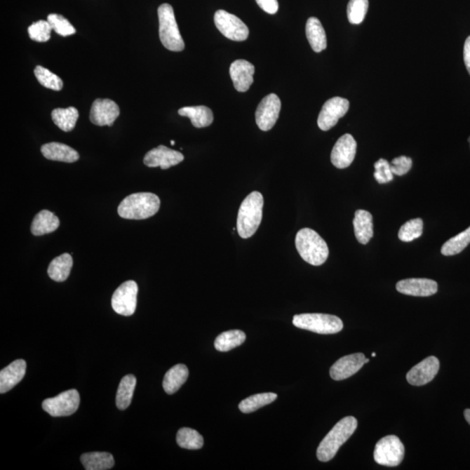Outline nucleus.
<instances>
[{
    "instance_id": "1",
    "label": "nucleus",
    "mask_w": 470,
    "mask_h": 470,
    "mask_svg": "<svg viewBox=\"0 0 470 470\" xmlns=\"http://www.w3.org/2000/svg\"><path fill=\"white\" fill-rule=\"evenodd\" d=\"M358 422L353 417H347L336 423L317 448V458L326 462L335 457L340 448L348 441L357 429Z\"/></svg>"
},
{
    "instance_id": "2",
    "label": "nucleus",
    "mask_w": 470,
    "mask_h": 470,
    "mask_svg": "<svg viewBox=\"0 0 470 470\" xmlns=\"http://www.w3.org/2000/svg\"><path fill=\"white\" fill-rule=\"evenodd\" d=\"M264 199L259 192L246 197L239 209L237 230L241 238L248 239L258 230L262 220Z\"/></svg>"
},
{
    "instance_id": "3",
    "label": "nucleus",
    "mask_w": 470,
    "mask_h": 470,
    "mask_svg": "<svg viewBox=\"0 0 470 470\" xmlns=\"http://www.w3.org/2000/svg\"><path fill=\"white\" fill-rule=\"evenodd\" d=\"M161 207L160 198L152 193H137L129 195L118 208L123 219L146 220L156 215Z\"/></svg>"
},
{
    "instance_id": "4",
    "label": "nucleus",
    "mask_w": 470,
    "mask_h": 470,
    "mask_svg": "<svg viewBox=\"0 0 470 470\" xmlns=\"http://www.w3.org/2000/svg\"><path fill=\"white\" fill-rule=\"evenodd\" d=\"M295 247L301 257L311 265L321 266L328 260L327 242L313 229L300 230L296 234Z\"/></svg>"
},
{
    "instance_id": "5",
    "label": "nucleus",
    "mask_w": 470,
    "mask_h": 470,
    "mask_svg": "<svg viewBox=\"0 0 470 470\" xmlns=\"http://www.w3.org/2000/svg\"><path fill=\"white\" fill-rule=\"evenodd\" d=\"M158 16L160 23L159 34L162 45L172 52H182L185 48V43L180 35L172 6L162 4L159 7Z\"/></svg>"
},
{
    "instance_id": "6",
    "label": "nucleus",
    "mask_w": 470,
    "mask_h": 470,
    "mask_svg": "<svg viewBox=\"0 0 470 470\" xmlns=\"http://www.w3.org/2000/svg\"><path fill=\"white\" fill-rule=\"evenodd\" d=\"M296 328L305 329L320 335H332L341 332L343 323L339 317L326 314H296L293 318Z\"/></svg>"
},
{
    "instance_id": "7",
    "label": "nucleus",
    "mask_w": 470,
    "mask_h": 470,
    "mask_svg": "<svg viewBox=\"0 0 470 470\" xmlns=\"http://www.w3.org/2000/svg\"><path fill=\"white\" fill-rule=\"evenodd\" d=\"M403 443L396 436L383 437L376 443L374 458L378 464L387 467H396L404 458Z\"/></svg>"
},
{
    "instance_id": "8",
    "label": "nucleus",
    "mask_w": 470,
    "mask_h": 470,
    "mask_svg": "<svg viewBox=\"0 0 470 470\" xmlns=\"http://www.w3.org/2000/svg\"><path fill=\"white\" fill-rule=\"evenodd\" d=\"M81 397L76 389L67 390L43 401L42 408L53 417H69L78 410Z\"/></svg>"
},
{
    "instance_id": "9",
    "label": "nucleus",
    "mask_w": 470,
    "mask_h": 470,
    "mask_svg": "<svg viewBox=\"0 0 470 470\" xmlns=\"http://www.w3.org/2000/svg\"><path fill=\"white\" fill-rule=\"evenodd\" d=\"M215 23L220 34L231 41H244L248 38L249 30L247 25L238 17L226 11H217L215 14Z\"/></svg>"
},
{
    "instance_id": "10",
    "label": "nucleus",
    "mask_w": 470,
    "mask_h": 470,
    "mask_svg": "<svg viewBox=\"0 0 470 470\" xmlns=\"http://www.w3.org/2000/svg\"><path fill=\"white\" fill-rule=\"evenodd\" d=\"M138 285L135 281H128L122 283L115 290L112 297L113 309L121 316H131L137 307Z\"/></svg>"
},
{
    "instance_id": "11",
    "label": "nucleus",
    "mask_w": 470,
    "mask_h": 470,
    "mask_svg": "<svg viewBox=\"0 0 470 470\" xmlns=\"http://www.w3.org/2000/svg\"><path fill=\"white\" fill-rule=\"evenodd\" d=\"M349 109V101L341 97H335L325 102L318 117L317 124L323 131H328L344 117Z\"/></svg>"
},
{
    "instance_id": "12",
    "label": "nucleus",
    "mask_w": 470,
    "mask_h": 470,
    "mask_svg": "<svg viewBox=\"0 0 470 470\" xmlns=\"http://www.w3.org/2000/svg\"><path fill=\"white\" fill-rule=\"evenodd\" d=\"M281 107L280 98L271 93L260 101L255 112L256 123L262 131H269L279 118Z\"/></svg>"
},
{
    "instance_id": "13",
    "label": "nucleus",
    "mask_w": 470,
    "mask_h": 470,
    "mask_svg": "<svg viewBox=\"0 0 470 470\" xmlns=\"http://www.w3.org/2000/svg\"><path fill=\"white\" fill-rule=\"evenodd\" d=\"M357 143L351 135H344L335 143L331 153L332 164L339 169L349 168L356 154Z\"/></svg>"
},
{
    "instance_id": "14",
    "label": "nucleus",
    "mask_w": 470,
    "mask_h": 470,
    "mask_svg": "<svg viewBox=\"0 0 470 470\" xmlns=\"http://www.w3.org/2000/svg\"><path fill=\"white\" fill-rule=\"evenodd\" d=\"M184 161V155L178 151L170 149L165 146H159L145 155L144 164L148 168H158L166 170Z\"/></svg>"
},
{
    "instance_id": "15",
    "label": "nucleus",
    "mask_w": 470,
    "mask_h": 470,
    "mask_svg": "<svg viewBox=\"0 0 470 470\" xmlns=\"http://www.w3.org/2000/svg\"><path fill=\"white\" fill-rule=\"evenodd\" d=\"M119 107L114 101L108 99L94 100L90 112V121L93 124L100 126L114 125L119 116Z\"/></svg>"
},
{
    "instance_id": "16",
    "label": "nucleus",
    "mask_w": 470,
    "mask_h": 470,
    "mask_svg": "<svg viewBox=\"0 0 470 470\" xmlns=\"http://www.w3.org/2000/svg\"><path fill=\"white\" fill-rule=\"evenodd\" d=\"M439 368V360L435 356H429L408 371L407 381L413 386L426 385L438 374Z\"/></svg>"
},
{
    "instance_id": "17",
    "label": "nucleus",
    "mask_w": 470,
    "mask_h": 470,
    "mask_svg": "<svg viewBox=\"0 0 470 470\" xmlns=\"http://www.w3.org/2000/svg\"><path fill=\"white\" fill-rule=\"evenodd\" d=\"M366 364V357L363 354H349L339 359L330 368V376L335 381L351 377Z\"/></svg>"
},
{
    "instance_id": "18",
    "label": "nucleus",
    "mask_w": 470,
    "mask_h": 470,
    "mask_svg": "<svg viewBox=\"0 0 470 470\" xmlns=\"http://www.w3.org/2000/svg\"><path fill=\"white\" fill-rule=\"evenodd\" d=\"M396 290L406 295L428 297V296L436 294L438 290V284L433 280L412 278V279L397 282Z\"/></svg>"
},
{
    "instance_id": "19",
    "label": "nucleus",
    "mask_w": 470,
    "mask_h": 470,
    "mask_svg": "<svg viewBox=\"0 0 470 470\" xmlns=\"http://www.w3.org/2000/svg\"><path fill=\"white\" fill-rule=\"evenodd\" d=\"M254 65L245 60H235L230 67V76L235 89L238 92L245 93L254 83Z\"/></svg>"
},
{
    "instance_id": "20",
    "label": "nucleus",
    "mask_w": 470,
    "mask_h": 470,
    "mask_svg": "<svg viewBox=\"0 0 470 470\" xmlns=\"http://www.w3.org/2000/svg\"><path fill=\"white\" fill-rule=\"evenodd\" d=\"M27 372V363L16 360L0 371V393L5 394L22 381Z\"/></svg>"
},
{
    "instance_id": "21",
    "label": "nucleus",
    "mask_w": 470,
    "mask_h": 470,
    "mask_svg": "<svg viewBox=\"0 0 470 470\" xmlns=\"http://www.w3.org/2000/svg\"><path fill=\"white\" fill-rule=\"evenodd\" d=\"M41 153L47 160L74 163L79 159L78 152L74 148L59 142L43 145Z\"/></svg>"
},
{
    "instance_id": "22",
    "label": "nucleus",
    "mask_w": 470,
    "mask_h": 470,
    "mask_svg": "<svg viewBox=\"0 0 470 470\" xmlns=\"http://www.w3.org/2000/svg\"><path fill=\"white\" fill-rule=\"evenodd\" d=\"M354 229L356 240L361 244L366 245L374 235L373 216L365 210H357L354 215Z\"/></svg>"
},
{
    "instance_id": "23",
    "label": "nucleus",
    "mask_w": 470,
    "mask_h": 470,
    "mask_svg": "<svg viewBox=\"0 0 470 470\" xmlns=\"http://www.w3.org/2000/svg\"><path fill=\"white\" fill-rule=\"evenodd\" d=\"M306 34L311 47L316 53L323 52L327 48V36L323 25L316 17H311L307 21Z\"/></svg>"
},
{
    "instance_id": "24",
    "label": "nucleus",
    "mask_w": 470,
    "mask_h": 470,
    "mask_svg": "<svg viewBox=\"0 0 470 470\" xmlns=\"http://www.w3.org/2000/svg\"><path fill=\"white\" fill-rule=\"evenodd\" d=\"M60 225V219L53 213L42 210L32 220L31 232L35 236H41L54 232L59 229Z\"/></svg>"
},
{
    "instance_id": "25",
    "label": "nucleus",
    "mask_w": 470,
    "mask_h": 470,
    "mask_svg": "<svg viewBox=\"0 0 470 470\" xmlns=\"http://www.w3.org/2000/svg\"><path fill=\"white\" fill-rule=\"evenodd\" d=\"M180 116L191 119L192 125L196 128H207L213 122V114L210 108L205 106L186 107L178 111Z\"/></svg>"
},
{
    "instance_id": "26",
    "label": "nucleus",
    "mask_w": 470,
    "mask_h": 470,
    "mask_svg": "<svg viewBox=\"0 0 470 470\" xmlns=\"http://www.w3.org/2000/svg\"><path fill=\"white\" fill-rule=\"evenodd\" d=\"M189 371L186 365L177 364L166 372L163 380V389L166 394L173 395L187 382Z\"/></svg>"
},
{
    "instance_id": "27",
    "label": "nucleus",
    "mask_w": 470,
    "mask_h": 470,
    "mask_svg": "<svg viewBox=\"0 0 470 470\" xmlns=\"http://www.w3.org/2000/svg\"><path fill=\"white\" fill-rule=\"evenodd\" d=\"M81 461L86 470H107L114 467L113 455L107 452H91L83 454Z\"/></svg>"
},
{
    "instance_id": "28",
    "label": "nucleus",
    "mask_w": 470,
    "mask_h": 470,
    "mask_svg": "<svg viewBox=\"0 0 470 470\" xmlns=\"http://www.w3.org/2000/svg\"><path fill=\"white\" fill-rule=\"evenodd\" d=\"M72 264L74 262L69 254L61 255L51 262L47 274L53 281L63 282L69 277Z\"/></svg>"
},
{
    "instance_id": "29",
    "label": "nucleus",
    "mask_w": 470,
    "mask_h": 470,
    "mask_svg": "<svg viewBox=\"0 0 470 470\" xmlns=\"http://www.w3.org/2000/svg\"><path fill=\"white\" fill-rule=\"evenodd\" d=\"M136 382V377L133 375H128L122 378L116 395V405L119 410H125L131 404Z\"/></svg>"
},
{
    "instance_id": "30",
    "label": "nucleus",
    "mask_w": 470,
    "mask_h": 470,
    "mask_svg": "<svg viewBox=\"0 0 470 470\" xmlns=\"http://www.w3.org/2000/svg\"><path fill=\"white\" fill-rule=\"evenodd\" d=\"M54 124L64 132L74 130L79 119V111L75 107L56 108L52 112Z\"/></svg>"
},
{
    "instance_id": "31",
    "label": "nucleus",
    "mask_w": 470,
    "mask_h": 470,
    "mask_svg": "<svg viewBox=\"0 0 470 470\" xmlns=\"http://www.w3.org/2000/svg\"><path fill=\"white\" fill-rule=\"evenodd\" d=\"M245 340V333L238 330V329H234V330L222 333V334L217 336L215 347L216 350H218L220 352H227L243 344Z\"/></svg>"
},
{
    "instance_id": "32",
    "label": "nucleus",
    "mask_w": 470,
    "mask_h": 470,
    "mask_svg": "<svg viewBox=\"0 0 470 470\" xmlns=\"http://www.w3.org/2000/svg\"><path fill=\"white\" fill-rule=\"evenodd\" d=\"M276 399L277 395L274 393L257 394V395L249 396L248 398L242 401L239 404V408H240L242 413H253V412L258 410L259 408L274 403Z\"/></svg>"
},
{
    "instance_id": "33",
    "label": "nucleus",
    "mask_w": 470,
    "mask_h": 470,
    "mask_svg": "<svg viewBox=\"0 0 470 470\" xmlns=\"http://www.w3.org/2000/svg\"><path fill=\"white\" fill-rule=\"evenodd\" d=\"M176 441L180 448L191 450H200L204 444L203 436L189 428L180 429L177 433Z\"/></svg>"
},
{
    "instance_id": "34",
    "label": "nucleus",
    "mask_w": 470,
    "mask_h": 470,
    "mask_svg": "<svg viewBox=\"0 0 470 470\" xmlns=\"http://www.w3.org/2000/svg\"><path fill=\"white\" fill-rule=\"evenodd\" d=\"M470 243V227L443 244L441 253L445 256L460 254Z\"/></svg>"
},
{
    "instance_id": "35",
    "label": "nucleus",
    "mask_w": 470,
    "mask_h": 470,
    "mask_svg": "<svg viewBox=\"0 0 470 470\" xmlns=\"http://www.w3.org/2000/svg\"><path fill=\"white\" fill-rule=\"evenodd\" d=\"M34 74L39 84L44 86V88L52 89L53 91H60V90H62V79L59 76L54 74L53 72L46 69V68L41 66L36 67Z\"/></svg>"
},
{
    "instance_id": "36",
    "label": "nucleus",
    "mask_w": 470,
    "mask_h": 470,
    "mask_svg": "<svg viewBox=\"0 0 470 470\" xmlns=\"http://www.w3.org/2000/svg\"><path fill=\"white\" fill-rule=\"evenodd\" d=\"M368 0H350L347 8L349 22L353 25L363 22L368 13Z\"/></svg>"
},
{
    "instance_id": "37",
    "label": "nucleus",
    "mask_w": 470,
    "mask_h": 470,
    "mask_svg": "<svg viewBox=\"0 0 470 470\" xmlns=\"http://www.w3.org/2000/svg\"><path fill=\"white\" fill-rule=\"evenodd\" d=\"M423 233V222L422 219H414L408 220L403 226H401L398 237L401 241L411 242L422 236Z\"/></svg>"
},
{
    "instance_id": "38",
    "label": "nucleus",
    "mask_w": 470,
    "mask_h": 470,
    "mask_svg": "<svg viewBox=\"0 0 470 470\" xmlns=\"http://www.w3.org/2000/svg\"><path fill=\"white\" fill-rule=\"evenodd\" d=\"M53 31L52 25L48 21L39 20L32 24L28 28V34L32 41L37 42H46L51 38V32Z\"/></svg>"
},
{
    "instance_id": "39",
    "label": "nucleus",
    "mask_w": 470,
    "mask_h": 470,
    "mask_svg": "<svg viewBox=\"0 0 470 470\" xmlns=\"http://www.w3.org/2000/svg\"><path fill=\"white\" fill-rule=\"evenodd\" d=\"M47 21L52 25L53 30L56 34L62 36V37H67V36L75 34V28L72 27V25L66 18L60 15V14H50L47 17Z\"/></svg>"
},
{
    "instance_id": "40",
    "label": "nucleus",
    "mask_w": 470,
    "mask_h": 470,
    "mask_svg": "<svg viewBox=\"0 0 470 470\" xmlns=\"http://www.w3.org/2000/svg\"><path fill=\"white\" fill-rule=\"evenodd\" d=\"M375 172L374 173L376 182L379 184H386L392 182L394 175L390 168V164L384 159H380L375 163Z\"/></svg>"
},
{
    "instance_id": "41",
    "label": "nucleus",
    "mask_w": 470,
    "mask_h": 470,
    "mask_svg": "<svg viewBox=\"0 0 470 470\" xmlns=\"http://www.w3.org/2000/svg\"><path fill=\"white\" fill-rule=\"evenodd\" d=\"M412 168V160L410 158L406 156H400L394 160L390 164V168L393 175L397 176H403L410 171Z\"/></svg>"
},
{
    "instance_id": "42",
    "label": "nucleus",
    "mask_w": 470,
    "mask_h": 470,
    "mask_svg": "<svg viewBox=\"0 0 470 470\" xmlns=\"http://www.w3.org/2000/svg\"><path fill=\"white\" fill-rule=\"evenodd\" d=\"M256 2L260 8L269 14H276L279 9L277 0H256Z\"/></svg>"
},
{
    "instance_id": "43",
    "label": "nucleus",
    "mask_w": 470,
    "mask_h": 470,
    "mask_svg": "<svg viewBox=\"0 0 470 470\" xmlns=\"http://www.w3.org/2000/svg\"><path fill=\"white\" fill-rule=\"evenodd\" d=\"M464 63L470 74V36L466 39L464 49Z\"/></svg>"
},
{
    "instance_id": "44",
    "label": "nucleus",
    "mask_w": 470,
    "mask_h": 470,
    "mask_svg": "<svg viewBox=\"0 0 470 470\" xmlns=\"http://www.w3.org/2000/svg\"><path fill=\"white\" fill-rule=\"evenodd\" d=\"M464 417H465L466 421H467L469 422V424L470 425V410H469V408H468V410H465Z\"/></svg>"
},
{
    "instance_id": "45",
    "label": "nucleus",
    "mask_w": 470,
    "mask_h": 470,
    "mask_svg": "<svg viewBox=\"0 0 470 470\" xmlns=\"http://www.w3.org/2000/svg\"><path fill=\"white\" fill-rule=\"evenodd\" d=\"M175 141L172 140V141H171V145H172V146H175Z\"/></svg>"
},
{
    "instance_id": "46",
    "label": "nucleus",
    "mask_w": 470,
    "mask_h": 470,
    "mask_svg": "<svg viewBox=\"0 0 470 470\" xmlns=\"http://www.w3.org/2000/svg\"><path fill=\"white\" fill-rule=\"evenodd\" d=\"M372 356L373 357L376 356V354L375 353L372 354Z\"/></svg>"
},
{
    "instance_id": "47",
    "label": "nucleus",
    "mask_w": 470,
    "mask_h": 470,
    "mask_svg": "<svg viewBox=\"0 0 470 470\" xmlns=\"http://www.w3.org/2000/svg\"><path fill=\"white\" fill-rule=\"evenodd\" d=\"M468 141H469V146H470V137H469V138Z\"/></svg>"
}]
</instances>
